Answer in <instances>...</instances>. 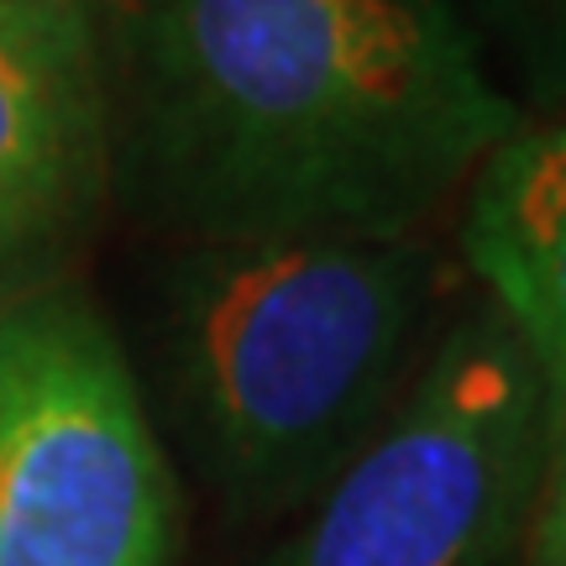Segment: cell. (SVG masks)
<instances>
[{
  "mask_svg": "<svg viewBox=\"0 0 566 566\" xmlns=\"http://www.w3.org/2000/svg\"><path fill=\"white\" fill-rule=\"evenodd\" d=\"M132 116L210 242L420 231L520 132L451 0H147Z\"/></svg>",
  "mask_w": 566,
  "mask_h": 566,
  "instance_id": "1",
  "label": "cell"
},
{
  "mask_svg": "<svg viewBox=\"0 0 566 566\" xmlns=\"http://www.w3.org/2000/svg\"><path fill=\"white\" fill-rule=\"evenodd\" d=\"M430 258L415 231L205 242L168 310V357L210 467L258 504L336 478L405 399Z\"/></svg>",
  "mask_w": 566,
  "mask_h": 566,
  "instance_id": "2",
  "label": "cell"
},
{
  "mask_svg": "<svg viewBox=\"0 0 566 566\" xmlns=\"http://www.w3.org/2000/svg\"><path fill=\"white\" fill-rule=\"evenodd\" d=\"M551 394L493 310L457 325L279 566H493L535 504Z\"/></svg>",
  "mask_w": 566,
  "mask_h": 566,
  "instance_id": "3",
  "label": "cell"
},
{
  "mask_svg": "<svg viewBox=\"0 0 566 566\" xmlns=\"http://www.w3.org/2000/svg\"><path fill=\"white\" fill-rule=\"evenodd\" d=\"M179 499L101 310L42 289L0 310V566H174Z\"/></svg>",
  "mask_w": 566,
  "mask_h": 566,
  "instance_id": "4",
  "label": "cell"
},
{
  "mask_svg": "<svg viewBox=\"0 0 566 566\" xmlns=\"http://www.w3.org/2000/svg\"><path fill=\"white\" fill-rule=\"evenodd\" d=\"M111 179V90L84 0L0 11V310L59 289Z\"/></svg>",
  "mask_w": 566,
  "mask_h": 566,
  "instance_id": "5",
  "label": "cell"
},
{
  "mask_svg": "<svg viewBox=\"0 0 566 566\" xmlns=\"http://www.w3.org/2000/svg\"><path fill=\"white\" fill-rule=\"evenodd\" d=\"M462 258L566 405V126L514 132L467 184Z\"/></svg>",
  "mask_w": 566,
  "mask_h": 566,
  "instance_id": "6",
  "label": "cell"
},
{
  "mask_svg": "<svg viewBox=\"0 0 566 566\" xmlns=\"http://www.w3.org/2000/svg\"><path fill=\"white\" fill-rule=\"evenodd\" d=\"M530 520V566H566V405L551 415V441Z\"/></svg>",
  "mask_w": 566,
  "mask_h": 566,
  "instance_id": "7",
  "label": "cell"
},
{
  "mask_svg": "<svg viewBox=\"0 0 566 566\" xmlns=\"http://www.w3.org/2000/svg\"><path fill=\"white\" fill-rule=\"evenodd\" d=\"M514 6L530 17V32L541 27L551 48H556V53H566V0H514Z\"/></svg>",
  "mask_w": 566,
  "mask_h": 566,
  "instance_id": "8",
  "label": "cell"
},
{
  "mask_svg": "<svg viewBox=\"0 0 566 566\" xmlns=\"http://www.w3.org/2000/svg\"><path fill=\"white\" fill-rule=\"evenodd\" d=\"M6 6H17V0H0V11H6Z\"/></svg>",
  "mask_w": 566,
  "mask_h": 566,
  "instance_id": "9",
  "label": "cell"
}]
</instances>
